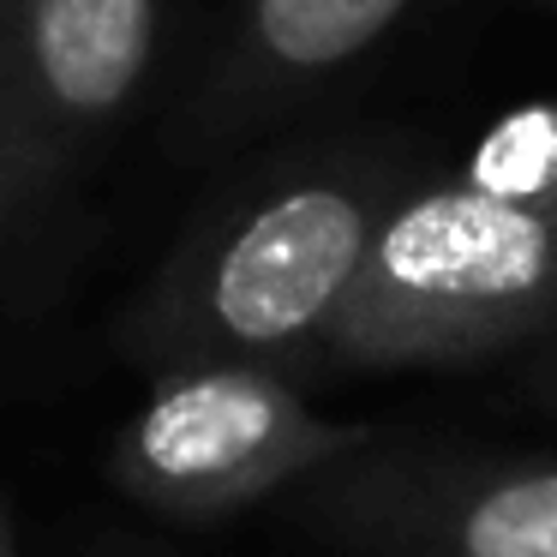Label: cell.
Listing matches in <instances>:
<instances>
[{
  "label": "cell",
  "instance_id": "cell-1",
  "mask_svg": "<svg viewBox=\"0 0 557 557\" xmlns=\"http://www.w3.org/2000/svg\"><path fill=\"white\" fill-rule=\"evenodd\" d=\"M389 198V169L360 157L252 186L162 258L121 324L126 354L145 372L234 360L294 377V366H318Z\"/></svg>",
  "mask_w": 557,
  "mask_h": 557
},
{
  "label": "cell",
  "instance_id": "cell-2",
  "mask_svg": "<svg viewBox=\"0 0 557 557\" xmlns=\"http://www.w3.org/2000/svg\"><path fill=\"white\" fill-rule=\"evenodd\" d=\"M557 330V228L432 181L377 216L354 288L324 336L342 372H449Z\"/></svg>",
  "mask_w": 557,
  "mask_h": 557
},
{
  "label": "cell",
  "instance_id": "cell-3",
  "mask_svg": "<svg viewBox=\"0 0 557 557\" xmlns=\"http://www.w3.org/2000/svg\"><path fill=\"white\" fill-rule=\"evenodd\" d=\"M377 425L330 420L300 396L288 372L270 366H169L114 432L109 480L138 509L181 528H216L246 509L288 497L300 480L354 456Z\"/></svg>",
  "mask_w": 557,
  "mask_h": 557
},
{
  "label": "cell",
  "instance_id": "cell-4",
  "mask_svg": "<svg viewBox=\"0 0 557 557\" xmlns=\"http://www.w3.org/2000/svg\"><path fill=\"white\" fill-rule=\"evenodd\" d=\"M288 509L342 557H557V456L396 444L377 432L294 485Z\"/></svg>",
  "mask_w": 557,
  "mask_h": 557
},
{
  "label": "cell",
  "instance_id": "cell-5",
  "mask_svg": "<svg viewBox=\"0 0 557 557\" xmlns=\"http://www.w3.org/2000/svg\"><path fill=\"white\" fill-rule=\"evenodd\" d=\"M162 0H7L0 114L42 162L102 133L157 61Z\"/></svg>",
  "mask_w": 557,
  "mask_h": 557
},
{
  "label": "cell",
  "instance_id": "cell-6",
  "mask_svg": "<svg viewBox=\"0 0 557 557\" xmlns=\"http://www.w3.org/2000/svg\"><path fill=\"white\" fill-rule=\"evenodd\" d=\"M408 7L413 0H246L228 54V102L240 109V97H282L342 73L384 42Z\"/></svg>",
  "mask_w": 557,
  "mask_h": 557
},
{
  "label": "cell",
  "instance_id": "cell-7",
  "mask_svg": "<svg viewBox=\"0 0 557 557\" xmlns=\"http://www.w3.org/2000/svg\"><path fill=\"white\" fill-rule=\"evenodd\" d=\"M456 181L557 228V97L504 109L468 145V162H461Z\"/></svg>",
  "mask_w": 557,
  "mask_h": 557
},
{
  "label": "cell",
  "instance_id": "cell-8",
  "mask_svg": "<svg viewBox=\"0 0 557 557\" xmlns=\"http://www.w3.org/2000/svg\"><path fill=\"white\" fill-rule=\"evenodd\" d=\"M49 174H54V169L13 133V121L0 114V228H7V222H13L18 210L30 205V198L49 186Z\"/></svg>",
  "mask_w": 557,
  "mask_h": 557
},
{
  "label": "cell",
  "instance_id": "cell-9",
  "mask_svg": "<svg viewBox=\"0 0 557 557\" xmlns=\"http://www.w3.org/2000/svg\"><path fill=\"white\" fill-rule=\"evenodd\" d=\"M528 396L540 401L545 413H557V330H552V342L540 348V360H533V372H528Z\"/></svg>",
  "mask_w": 557,
  "mask_h": 557
},
{
  "label": "cell",
  "instance_id": "cell-10",
  "mask_svg": "<svg viewBox=\"0 0 557 557\" xmlns=\"http://www.w3.org/2000/svg\"><path fill=\"white\" fill-rule=\"evenodd\" d=\"M0 557H25L18 552V516H13V504H7V492H0Z\"/></svg>",
  "mask_w": 557,
  "mask_h": 557
},
{
  "label": "cell",
  "instance_id": "cell-11",
  "mask_svg": "<svg viewBox=\"0 0 557 557\" xmlns=\"http://www.w3.org/2000/svg\"><path fill=\"white\" fill-rule=\"evenodd\" d=\"M540 7H557V0H540Z\"/></svg>",
  "mask_w": 557,
  "mask_h": 557
},
{
  "label": "cell",
  "instance_id": "cell-12",
  "mask_svg": "<svg viewBox=\"0 0 557 557\" xmlns=\"http://www.w3.org/2000/svg\"><path fill=\"white\" fill-rule=\"evenodd\" d=\"M126 557H138V552H126ZM145 557H150V552H145Z\"/></svg>",
  "mask_w": 557,
  "mask_h": 557
}]
</instances>
